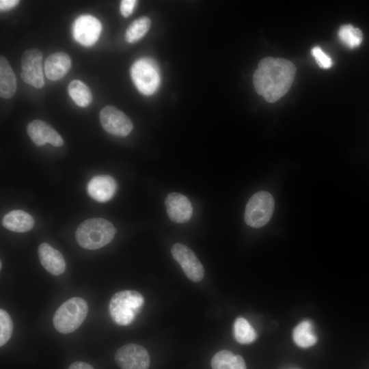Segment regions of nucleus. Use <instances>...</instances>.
Here are the masks:
<instances>
[{
	"instance_id": "nucleus-1",
	"label": "nucleus",
	"mask_w": 369,
	"mask_h": 369,
	"mask_svg": "<svg viewBox=\"0 0 369 369\" xmlns=\"http://www.w3.org/2000/svg\"><path fill=\"white\" fill-rule=\"evenodd\" d=\"M295 73V66L291 62L264 57L259 62L253 76L255 90L268 102H275L289 90Z\"/></svg>"
},
{
	"instance_id": "nucleus-2",
	"label": "nucleus",
	"mask_w": 369,
	"mask_h": 369,
	"mask_svg": "<svg viewBox=\"0 0 369 369\" xmlns=\"http://www.w3.org/2000/svg\"><path fill=\"white\" fill-rule=\"evenodd\" d=\"M116 230L113 224L102 218H91L77 228L75 238L78 244L87 249H98L109 244Z\"/></svg>"
},
{
	"instance_id": "nucleus-3",
	"label": "nucleus",
	"mask_w": 369,
	"mask_h": 369,
	"mask_svg": "<svg viewBox=\"0 0 369 369\" xmlns=\"http://www.w3.org/2000/svg\"><path fill=\"white\" fill-rule=\"evenodd\" d=\"M144 304V298L135 290H125L115 293L111 299L109 312L113 320L119 325L131 324Z\"/></svg>"
},
{
	"instance_id": "nucleus-4",
	"label": "nucleus",
	"mask_w": 369,
	"mask_h": 369,
	"mask_svg": "<svg viewBox=\"0 0 369 369\" xmlns=\"http://www.w3.org/2000/svg\"><path fill=\"white\" fill-rule=\"evenodd\" d=\"M88 312L87 302L80 297H72L63 303L53 318L55 329L62 333H70L77 329Z\"/></svg>"
},
{
	"instance_id": "nucleus-5",
	"label": "nucleus",
	"mask_w": 369,
	"mask_h": 369,
	"mask_svg": "<svg viewBox=\"0 0 369 369\" xmlns=\"http://www.w3.org/2000/svg\"><path fill=\"white\" fill-rule=\"evenodd\" d=\"M131 76L137 90L149 96L155 92L160 84L159 70L150 58H141L131 66Z\"/></svg>"
},
{
	"instance_id": "nucleus-6",
	"label": "nucleus",
	"mask_w": 369,
	"mask_h": 369,
	"mask_svg": "<svg viewBox=\"0 0 369 369\" xmlns=\"http://www.w3.org/2000/svg\"><path fill=\"white\" fill-rule=\"evenodd\" d=\"M275 202L273 196L266 191H258L249 200L245 211V221L252 228H260L271 219Z\"/></svg>"
},
{
	"instance_id": "nucleus-7",
	"label": "nucleus",
	"mask_w": 369,
	"mask_h": 369,
	"mask_svg": "<svg viewBox=\"0 0 369 369\" xmlns=\"http://www.w3.org/2000/svg\"><path fill=\"white\" fill-rule=\"evenodd\" d=\"M99 117L102 128L113 135L126 137L133 128L131 119L114 106L107 105L103 107Z\"/></svg>"
},
{
	"instance_id": "nucleus-8",
	"label": "nucleus",
	"mask_w": 369,
	"mask_h": 369,
	"mask_svg": "<svg viewBox=\"0 0 369 369\" xmlns=\"http://www.w3.org/2000/svg\"><path fill=\"white\" fill-rule=\"evenodd\" d=\"M42 53L37 49L26 50L21 57L22 79L27 84L42 88L44 81L42 67Z\"/></svg>"
},
{
	"instance_id": "nucleus-9",
	"label": "nucleus",
	"mask_w": 369,
	"mask_h": 369,
	"mask_svg": "<svg viewBox=\"0 0 369 369\" xmlns=\"http://www.w3.org/2000/svg\"><path fill=\"white\" fill-rule=\"evenodd\" d=\"M115 361L120 369H148L150 356L147 350L136 344H127L115 354Z\"/></svg>"
},
{
	"instance_id": "nucleus-10",
	"label": "nucleus",
	"mask_w": 369,
	"mask_h": 369,
	"mask_svg": "<svg viewBox=\"0 0 369 369\" xmlns=\"http://www.w3.org/2000/svg\"><path fill=\"white\" fill-rule=\"evenodd\" d=\"M174 260L181 266L187 277L194 282H200L204 275V267L195 253L187 245L174 244L171 249Z\"/></svg>"
},
{
	"instance_id": "nucleus-11",
	"label": "nucleus",
	"mask_w": 369,
	"mask_h": 369,
	"mask_svg": "<svg viewBox=\"0 0 369 369\" xmlns=\"http://www.w3.org/2000/svg\"><path fill=\"white\" fill-rule=\"evenodd\" d=\"M102 30L100 22L91 15L79 16L73 24V36L80 44L90 46L98 40Z\"/></svg>"
},
{
	"instance_id": "nucleus-12",
	"label": "nucleus",
	"mask_w": 369,
	"mask_h": 369,
	"mask_svg": "<svg viewBox=\"0 0 369 369\" xmlns=\"http://www.w3.org/2000/svg\"><path fill=\"white\" fill-rule=\"evenodd\" d=\"M27 132L31 141L38 146L49 143L55 147L64 144V141L59 134L47 122L35 120L31 122Z\"/></svg>"
},
{
	"instance_id": "nucleus-13",
	"label": "nucleus",
	"mask_w": 369,
	"mask_h": 369,
	"mask_svg": "<svg viewBox=\"0 0 369 369\" xmlns=\"http://www.w3.org/2000/svg\"><path fill=\"white\" fill-rule=\"evenodd\" d=\"M165 204L167 215L172 221L183 223L191 219L193 207L185 195L179 193H170L165 200Z\"/></svg>"
},
{
	"instance_id": "nucleus-14",
	"label": "nucleus",
	"mask_w": 369,
	"mask_h": 369,
	"mask_svg": "<svg viewBox=\"0 0 369 369\" xmlns=\"http://www.w3.org/2000/svg\"><path fill=\"white\" fill-rule=\"evenodd\" d=\"M89 195L99 202L110 200L117 190V183L113 178L108 175H98L93 177L87 187Z\"/></svg>"
},
{
	"instance_id": "nucleus-15",
	"label": "nucleus",
	"mask_w": 369,
	"mask_h": 369,
	"mask_svg": "<svg viewBox=\"0 0 369 369\" xmlns=\"http://www.w3.org/2000/svg\"><path fill=\"white\" fill-rule=\"evenodd\" d=\"M41 264L51 274L59 275L66 269V262L62 254L48 243H41L38 249Z\"/></svg>"
},
{
	"instance_id": "nucleus-16",
	"label": "nucleus",
	"mask_w": 369,
	"mask_h": 369,
	"mask_svg": "<svg viewBox=\"0 0 369 369\" xmlns=\"http://www.w3.org/2000/svg\"><path fill=\"white\" fill-rule=\"evenodd\" d=\"M70 67V56L64 52H56L46 59L44 72L49 79L56 81L64 77L68 72Z\"/></svg>"
},
{
	"instance_id": "nucleus-17",
	"label": "nucleus",
	"mask_w": 369,
	"mask_h": 369,
	"mask_svg": "<svg viewBox=\"0 0 369 369\" xmlns=\"http://www.w3.org/2000/svg\"><path fill=\"white\" fill-rule=\"evenodd\" d=\"M2 225L6 229L13 232H25L32 229L34 226V219L25 211L14 210L3 217Z\"/></svg>"
},
{
	"instance_id": "nucleus-18",
	"label": "nucleus",
	"mask_w": 369,
	"mask_h": 369,
	"mask_svg": "<svg viewBox=\"0 0 369 369\" xmlns=\"http://www.w3.org/2000/svg\"><path fill=\"white\" fill-rule=\"evenodd\" d=\"M16 90V79L14 71L5 57H0V96L10 98Z\"/></svg>"
},
{
	"instance_id": "nucleus-19",
	"label": "nucleus",
	"mask_w": 369,
	"mask_h": 369,
	"mask_svg": "<svg viewBox=\"0 0 369 369\" xmlns=\"http://www.w3.org/2000/svg\"><path fill=\"white\" fill-rule=\"evenodd\" d=\"M213 369H246L243 358L228 350L216 353L211 360Z\"/></svg>"
},
{
	"instance_id": "nucleus-20",
	"label": "nucleus",
	"mask_w": 369,
	"mask_h": 369,
	"mask_svg": "<svg viewBox=\"0 0 369 369\" xmlns=\"http://www.w3.org/2000/svg\"><path fill=\"white\" fill-rule=\"evenodd\" d=\"M295 342L301 347L308 348L317 342V337L314 333L312 324L304 320L299 323L293 331Z\"/></svg>"
},
{
	"instance_id": "nucleus-21",
	"label": "nucleus",
	"mask_w": 369,
	"mask_h": 369,
	"mask_svg": "<svg viewBox=\"0 0 369 369\" xmlns=\"http://www.w3.org/2000/svg\"><path fill=\"white\" fill-rule=\"evenodd\" d=\"M68 94L73 101L79 107L88 106L92 100L89 87L79 80H73L68 85Z\"/></svg>"
},
{
	"instance_id": "nucleus-22",
	"label": "nucleus",
	"mask_w": 369,
	"mask_h": 369,
	"mask_svg": "<svg viewBox=\"0 0 369 369\" xmlns=\"http://www.w3.org/2000/svg\"><path fill=\"white\" fill-rule=\"evenodd\" d=\"M151 20L148 16H141L133 21L128 27L125 38L129 43H134L142 38L148 31Z\"/></svg>"
},
{
	"instance_id": "nucleus-23",
	"label": "nucleus",
	"mask_w": 369,
	"mask_h": 369,
	"mask_svg": "<svg viewBox=\"0 0 369 369\" xmlns=\"http://www.w3.org/2000/svg\"><path fill=\"white\" fill-rule=\"evenodd\" d=\"M338 38L341 42L349 49L359 46L363 40V34L359 28L352 25H342L338 31Z\"/></svg>"
},
{
	"instance_id": "nucleus-24",
	"label": "nucleus",
	"mask_w": 369,
	"mask_h": 369,
	"mask_svg": "<svg viewBox=\"0 0 369 369\" xmlns=\"http://www.w3.org/2000/svg\"><path fill=\"white\" fill-rule=\"evenodd\" d=\"M234 337L241 344H249L256 339V332L249 322L243 318H238L234 324Z\"/></svg>"
},
{
	"instance_id": "nucleus-25",
	"label": "nucleus",
	"mask_w": 369,
	"mask_h": 369,
	"mask_svg": "<svg viewBox=\"0 0 369 369\" xmlns=\"http://www.w3.org/2000/svg\"><path fill=\"white\" fill-rule=\"evenodd\" d=\"M13 323L10 316L4 310H0V346L5 345L12 336Z\"/></svg>"
},
{
	"instance_id": "nucleus-26",
	"label": "nucleus",
	"mask_w": 369,
	"mask_h": 369,
	"mask_svg": "<svg viewBox=\"0 0 369 369\" xmlns=\"http://www.w3.org/2000/svg\"><path fill=\"white\" fill-rule=\"evenodd\" d=\"M312 55L314 57L317 64L323 68H329L333 65L331 57L327 55L318 46L312 49Z\"/></svg>"
},
{
	"instance_id": "nucleus-27",
	"label": "nucleus",
	"mask_w": 369,
	"mask_h": 369,
	"mask_svg": "<svg viewBox=\"0 0 369 369\" xmlns=\"http://www.w3.org/2000/svg\"><path fill=\"white\" fill-rule=\"evenodd\" d=\"M137 1L135 0H123L120 3V12L122 15L126 18L133 12Z\"/></svg>"
},
{
	"instance_id": "nucleus-28",
	"label": "nucleus",
	"mask_w": 369,
	"mask_h": 369,
	"mask_svg": "<svg viewBox=\"0 0 369 369\" xmlns=\"http://www.w3.org/2000/svg\"><path fill=\"white\" fill-rule=\"evenodd\" d=\"M19 3V1L18 0H1L0 1V10L1 11H5L10 10L16 5H17Z\"/></svg>"
},
{
	"instance_id": "nucleus-29",
	"label": "nucleus",
	"mask_w": 369,
	"mask_h": 369,
	"mask_svg": "<svg viewBox=\"0 0 369 369\" xmlns=\"http://www.w3.org/2000/svg\"><path fill=\"white\" fill-rule=\"evenodd\" d=\"M68 369H94L91 365L87 363L77 361L72 363Z\"/></svg>"
}]
</instances>
